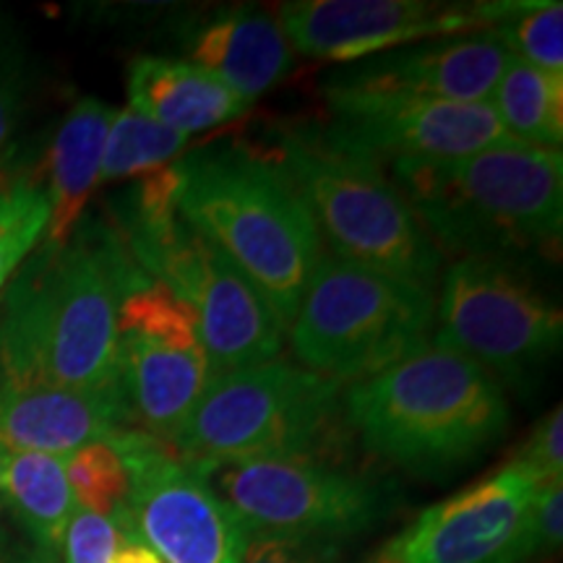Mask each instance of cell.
Masks as SVG:
<instances>
[{
  "label": "cell",
  "instance_id": "obj_25",
  "mask_svg": "<svg viewBox=\"0 0 563 563\" xmlns=\"http://www.w3.org/2000/svg\"><path fill=\"white\" fill-rule=\"evenodd\" d=\"M70 496L79 509L102 514V517H123L129 504V470L112 446L110 439L91 441L63 460Z\"/></svg>",
  "mask_w": 563,
  "mask_h": 563
},
{
  "label": "cell",
  "instance_id": "obj_29",
  "mask_svg": "<svg viewBox=\"0 0 563 563\" xmlns=\"http://www.w3.org/2000/svg\"><path fill=\"white\" fill-rule=\"evenodd\" d=\"M340 540L243 532V551L238 563H340Z\"/></svg>",
  "mask_w": 563,
  "mask_h": 563
},
{
  "label": "cell",
  "instance_id": "obj_15",
  "mask_svg": "<svg viewBox=\"0 0 563 563\" xmlns=\"http://www.w3.org/2000/svg\"><path fill=\"white\" fill-rule=\"evenodd\" d=\"M540 485L504 467L428 506L391 534L402 563H525L527 525Z\"/></svg>",
  "mask_w": 563,
  "mask_h": 563
},
{
  "label": "cell",
  "instance_id": "obj_21",
  "mask_svg": "<svg viewBox=\"0 0 563 563\" xmlns=\"http://www.w3.org/2000/svg\"><path fill=\"white\" fill-rule=\"evenodd\" d=\"M3 504L37 545V553L47 559L60 553L63 532L76 511L60 456L5 454Z\"/></svg>",
  "mask_w": 563,
  "mask_h": 563
},
{
  "label": "cell",
  "instance_id": "obj_8",
  "mask_svg": "<svg viewBox=\"0 0 563 563\" xmlns=\"http://www.w3.org/2000/svg\"><path fill=\"white\" fill-rule=\"evenodd\" d=\"M115 228L133 262L194 311L214 376L277 361L287 327L249 277L183 214H118Z\"/></svg>",
  "mask_w": 563,
  "mask_h": 563
},
{
  "label": "cell",
  "instance_id": "obj_22",
  "mask_svg": "<svg viewBox=\"0 0 563 563\" xmlns=\"http://www.w3.org/2000/svg\"><path fill=\"white\" fill-rule=\"evenodd\" d=\"M488 104L514 141L561 152L563 76L548 74L511 55Z\"/></svg>",
  "mask_w": 563,
  "mask_h": 563
},
{
  "label": "cell",
  "instance_id": "obj_7",
  "mask_svg": "<svg viewBox=\"0 0 563 563\" xmlns=\"http://www.w3.org/2000/svg\"><path fill=\"white\" fill-rule=\"evenodd\" d=\"M342 384L285 361L211 376L170 449L196 473L308 454L340 410Z\"/></svg>",
  "mask_w": 563,
  "mask_h": 563
},
{
  "label": "cell",
  "instance_id": "obj_13",
  "mask_svg": "<svg viewBox=\"0 0 563 563\" xmlns=\"http://www.w3.org/2000/svg\"><path fill=\"white\" fill-rule=\"evenodd\" d=\"M501 3H426V0H295L277 5V24L292 51L321 60L355 63L415 42L488 32Z\"/></svg>",
  "mask_w": 563,
  "mask_h": 563
},
{
  "label": "cell",
  "instance_id": "obj_27",
  "mask_svg": "<svg viewBox=\"0 0 563 563\" xmlns=\"http://www.w3.org/2000/svg\"><path fill=\"white\" fill-rule=\"evenodd\" d=\"M129 538H136V534L125 532L118 519L84 511L76 506L74 517L63 532V563H112V555Z\"/></svg>",
  "mask_w": 563,
  "mask_h": 563
},
{
  "label": "cell",
  "instance_id": "obj_33",
  "mask_svg": "<svg viewBox=\"0 0 563 563\" xmlns=\"http://www.w3.org/2000/svg\"><path fill=\"white\" fill-rule=\"evenodd\" d=\"M112 563H162L159 555L150 545L141 543L139 538H129L112 555Z\"/></svg>",
  "mask_w": 563,
  "mask_h": 563
},
{
  "label": "cell",
  "instance_id": "obj_4",
  "mask_svg": "<svg viewBox=\"0 0 563 563\" xmlns=\"http://www.w3.org/2000/svg\"><path fill=\"white\" fill-rule=\"evenodd\" d=\"M391 183L431 241L462 256L504 258L561 238V152L509 141L460 159L394 162Z\"/></svg>",
  "mask_w": 563,
  "mask_h": 563
},
{
  "label": "cell",
  "instance_id": "obj_16",
  "mask_svg": "<svg viewBox=\"0 0 563 563\" xmlns=\"http://www.w3.org/2000/svg\"><path fill=\"white\" fill-rule=\"evenodd\" d=\"M509 58V51L490 32L456 34L347 63L332 70L321 89L488 102Z\"/></svg>",
  "mask_w": 563,
  "mask_h": 563
},
{
  "label": "cell",
  "instance_id": "obj_20",
  "mask_svg": "<svg viewBox=\"0 0 563 563\" xmlns=\"http://www.w3.org/2000/svg\"><path fill=\"white\" fill-rule=\"evenodd\" d=\"M115 110L97 97H81L55 131L51 146V183H47L45 249H60L79 228L89 196L100 183L104 139Z\"/></svg>",
  "mask_w": 563,
  "mask_h": 563
},
{
  "label": "cell",
  "instance_id": "obj_1",
  "mask_svg": "<svg viewBox=\"0 0 563 563\" xmlns=\"http://www.w3.org/2000/svg\"><path fill=\"white\" fill-rule=\"evenodd\" d=\"M144 269L115 224L81 220L19 266L0 302V386L121 391L118 313Z\"/></svg>",
  "mask_w": 563,
  "mask_h": 563
},
{
  "label": "cell",
  "instance_id": "obj_23",
  "mask_svg": "<svg viewBox=\"0 0 563 563\" xmlns=\"http://www.w3.org/2000/svg\"><path fill=\"white\" fill-rule=\"evenodd\" d=\"M186 133L167 129L139 110L123 108L112 115L108 139H104L100 183L125 178H144L180 159L188 144Z\"/></svg>",
  "mask_w": 563,
  "mask_h": 563
},
{
  "label": "cell",
  "instance_id": "obj_12",
  "mask_svg": "<svg viewBox=\"0 0 563 563\" xmlns=\"http://www.w3.org/2000/svg\"><path fill=\"white\" fill-rule=\"evenodd\" d=\"M129 470V504L118 517L162 563H238L243 530L207 477L136 428L108 435Z\"/></svg>",
  "mask_w": 563,
  "mask_h": 563
},
{
  "label": "cell",
  "instance_id": "obj_17",
  "mask_svg": "<svg viewBox=\"0 0 563 563\" xmlns=\"http://www.w3.org/2000/svg\"><path fill=\"white\" fill-rule=\"evenodd\" d=\"M129 426L121 391H74L0 386V452L66 460L91 441Z\"/></svg>",
  "mask_w": 563,
  "mask_h": 563
},
{
  "label": "cell",
  "instance_id": "obj_2",
  "mask_svg": "<svg viewBox=\"0 0 563 563\" xmlns=\"http://www.w3.org/2000/svg\"><path fill=\"white\" fill-rule=\"evenodd\" d=\"M344 412L368 452L426 477L454 473L509 426L504 386L439 342L350 384Z\"/></svg>",
  "mask_w": 563,
  "mask_h": 563
},
{
  "label": "cell",
  "instance_id": "obj_31",
  "mask_svg": "<svg viewBox=\"0 0 563 563\" xmlns=\"http://www.w3.org/2000/svg\"><path fill=\"white\" fill-rule=\"evenodd\" d=\"M563 540V481L545 483L534 493V504L527 525L525 563L551 559L561 551Z\"/></svg>",
  "mask_w": 563,
  "mask_h": 563
},
{
  "label": "cell",
  "instance_id": "obj_35",
  "mask_svg": "<svg viewBox=\"0 0 563 563\" xmlns=\"http://www.w3.org/2000/svg\"><path fill=\"white\" fill-rule=\"evenodd\" d=\"M40 563H53V559H42Z\"/></svg>",
  "mask_w": 563,
  "mask_h": 563
},
{
  "label": "cell",
  "instance_id": "obj_9",
  "mask_svg": "<svg viewBox=\"0 0 563 563\" xmlns=\"http://www.w3.org/2000/svg\"><path fill=\"white\" fill-rule=\"evenodd\" d=\"M433 327V342L525 386L559 352L563 316L504 258L464 256L443 274Z\"/></svg>",
  "mask_w": 563,
  "mask_h": 563
},
{
  "label": "cell",
  "instance_id": "obj_26",
  "mask_svg": "<svg viewBox=\"0 0 563 563\" xmlns=\"http://www.w3.org/2000/svg\"><path fill=\"white\" fill-rule=\"evenodd\" d=\"M47 196L34 183L0 186V290L26 262L47 228Z\"/></svg>",
  "mask_w": 563,
  "mask_h": 563
},
{
  "label": "cell",
  "instance_id": "obj_19",
  "mask_svg": "<svg viewBox=\"0 0 563 563\" xmlns=\"http://www.w3.org/2000/svg\"><path fill=\"white\" fill-rule=\"evenodd\" d=\"M125 89L129 108L186 136L238 121L251 110L228 84L186 58L141 55L131 60Z\"/></svg>",
  "mask_w": 563,
  "mask_h": 563
},
{
  "label": "cell",
  "instance_id": "obj_10",
  "mask_svg": "<svg viewBox=\"0 0 563 563\" xmlns=\"http://www.w3.org/2000/svg\"><path fill=\"white\" fill-rule=\"evenodd\" d=\"M243 532L342 540L389 511V490L313 452L220 464L201 473Z\"/></svg>",
  "mask_w": 563,
  "mask_h": 563
},
{
  "label": "cell",
  "instance_id": "obj_32",
  "mask_svg": "<svg viewBox=\"0 0 563 563\" xmlns=\"http://www.w3.org/2000/svg\"><path fill=\"white\" fill-rule=\"evenodd\" d=\"M42 559H47V555L24 551L9 527L3 525V519H0V563H40Z\"/></svg>",
  "mask_w": 563,
  "mask_h": 563
},
{
  "label": "cell",
  "instance_id": "obj_30",
  "mask_svg": "<svg viewBox=\"0 0 563 563\" xmlns=\"http://www.w3.org/2000/svg\"><path fill=\"white\" fill-rule=\"evenodd\" d=\"M26 110V74L19 55L0 42V167L16 150L21 121Z\"/></svg>",
  "mask_w": 563,
  "mask_h": 563
},
{
  "label": "cell",
  "instance_id": "obj_11",
  "mask_svg": "<svg viewBox=\"0 0 563 563\" xmlns=\"http://www.w3.org/2000/svg\"><path fill=\"white\" fill-rule=\"evenodd\" d=\"M211 376L194 311L144 274L118 313V382L129 426L170 446Z\"/></svg>",
  "mask_w": 563,
  "mask_h": 563
},
{
  "label": "cell",
  "instance_id": "obj_28",
  "mask_svg": "<svg viewBox=\"0 0 563 563\" xmlns=\"http://www.w3.org/2000/svg\"><path fill=\"white\" fill-rule=\"evenodd\" d=\"M506 467L517 470L538 485L563 481V410L555 407L545 415L527 441L509 456Z\"/></svg>",
  "mask_w": 563,
  "mask_h": 563
},
{
  "label": "cell",
  "instance_id": "obj_18",
  "mask_svg": "<svg viewBox=\"0 0 563 563\" xmlns=\"http://www.w3.org/2000/svg\"><path fill=\"white\" fill-rule=\"evenodd\" d=\"M186 55L253 104L285 79L295 51L272 13L241 5L194 24L186 32Z\"/></svg>",
  "mask_w": 563,
  "mask_h": 563
},
{
  "label": "cell",
  "instance_id": "obj_6",
  "mask_svg": "<svg viewBox=\"0 0 563 563\" xmlns=\"http://www.w3.org/2000/svg\"><path fill=\"white\" fill-rule=\"evenodd\" d=\"M433 290L321 256L290 327L302 368L357 384L431 342Z\"/></svg>",
  "mask_w": 563,
  "mask_h": 563
},
{
  "label": "cell",
  "instance_id": "obj_3",
  "mask_svg": "<svg viewBox=\"0 0 563 563\" xmlns=\"http://www.w3.org/2000/svg\"><path fill=\"white\" fill-rule=\"evenodd\" d=\"M178 162L183 220L209 238L290 327L323 256L319 228L298 188L274 157L245 146H214Z\"/></svg>",
  "mask_w": 563,
  "mask_h": 563
},
{
  "label": "cell",
  "instance_id": "obj_14",
  "mask_svg": "<svg viewBox=\"0 0 563 563\" xmlns=\"http://www.w3.org/2000/svg\"><path fill=\"white\" fill-rule=\"evenodd\" d=\"M342 141L376 162L460 159L514 141L488 102L321 89Z\"/></svg>",
  "mask_w": 563,
  "mask_h": 563
},
{
  "label": "cell",
  "instance_id": "obj_24",
  "mask_svg": "<svg viewBox=\"0 0 563 563\" xmlns=\"http://www.w3.org/2000/svg\"><path fill=\"white\" fill-rule=\"evenodd\" d=\"M514 58L563 76V5L538 0H509V11L488 30Z\"/></svg>",
  "mask_w": 563,
  "mask_h": 563
},
{
  "label": "cell",
  "instance_id": "obj_5",
  "mask_svg": "<svg viewBox=\"0 0 563 563\" xmlns=\"http://www.w3.org/2000/svg\"><path fill=\"white\" fill-rule=\"evenodd\" d=\"M274 162L298 188L336 258L433 290L441 253L384 165L329 125L282 129Z\"/></svg>",
  "mask_w": 563,
  "mask_h": 563
},
{
  "label": "cell",
  "instance_id": "obj_34",
  "mask_svg": "<svg viewBox=\"0 0 563 563\" xmlns=\"http://www.w3.org/2000/svg\"><path fill=\"white\" fill-rule=\"evenodd\" d=\"M3 456H5V452H0V514L5 511V504H3Z\"/></svg>",
  "mask_w": 563,
  "mask_h": 563
}]
</instances>
